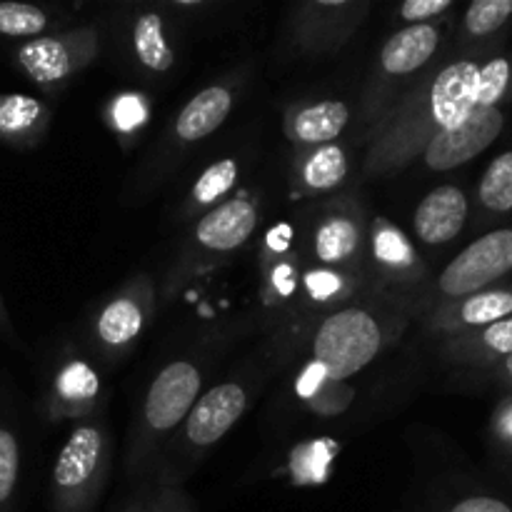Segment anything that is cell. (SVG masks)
Masks as SVG:
<instances>
[{
	"label": "cell",
	"instance_id": "f546056e",
	"mask_svg": "<svg viewBox=\"0 0 512 512\" xmlns=\"http://www.w3.org/2000/svg\"><path fill=\"white\" fill-rule=\"evenodd\" d=\"M450 0H408V3L400 8V15H403L405 20H430L435 18V15L445 13V10L450 8Z\"/></svg>",
	"mask_w": 512,
	"mask_h": 512
},
{
	"label": "cell",
	"instance_id": "7a4b0ae2",
	"mask_svg": "<svg viewBox=\"0 0 512 512\" xmlns=\"http://www.w3.org/2000/svg\"><path fill=\"white\" fill-rule=\"evenodd\" d=\"M512 270V230H493L483 235L440 275V290L448 298H470L488 290L495 280L505 278Z\"/></svg>",
	"mask_w": 512,
	"mask_h": 512
},
{
	"label": "cell",
	"instance_id": "d590c367",
	"mask_svg": "<svg viewBox=\"0 0 512 512\" xmlns=\"http://www.w3.org/2000/svg\"><path fill=\"white\" fill-rule=\"evenodd\" d=\"M498 430H500V435H503V438L508 440V443H512V403L505 405L503 413H500Z\"/></svg>",
	"mask_w": 512,
	"mask_h": 512
},
{
	"label": "cell",
	"instance_id": "d6986e66",
	"mask_svg": "<svg viewBox=\"0 0 512 512\" xmlns=\"http://www.w3.org/2000/svg\"><path fill=\"white\" fill-rule=\"evenodd\" d=\"M480 203L493 213L512 210V150L498 155L480 180Z\"/></svg>",
	"mask_w": 512,
	"mask_h": 512
},
{
	"label": "cell",
	"instance_id": "f1b7e54d",
	"mask_svg": "<svg viewBox=\"0 0 512 512\" xmlns=\"http://www.w3.org/2000/svg\"><path fill=\"white\" fill-rule=\"evenodd\" d=\"M305 285H308V290L313 298L328 300V298H333L340 288H343V280H340L335 273H330V270H315V273H308Z\"/></svg>",
	"mask_w": 512,
	"mask_h": 512
},
{
	"label": "cell",
	"instance_id": "44dd1931",
	"mask_svg": "<svg viewBox=\"0 0 512 512\" xmlns=\"http://www.w3.org/2000/svg\"><path fill=\"white\" fill-rule=\"evenodd\" d=\"M48 25V15L35 5L0 3V35L8 38H35Z\"/></svg>",
	"mask_w": 512,
	"mask_h": 512
},
{
	"label": "cell",
	"instance_id": "7402d4cb",
	"mask_svg": "<svg viewBox=\"0 0 512 512\" xmlns=\"http://www.w3.org/2000/svg\"><path fill=\"white\" fill-rule=\"evenodd\" d=\"M512 95V60L493 58L480 68L478 78V105L480 108H498L500 100Z\"/></svg>",
	"mask_w": 512,
	"mask_h": 512
},
{
	"label": "cell",
	"instance_id": "83f0119b",
	"mask_svg": "<svg viewBox=\"0 0 512 512\" xmlns=\"http://www.w3.org/2000/svg\"><path fill=\"white\" fill-rule=\"evenodd\" d=\"M473 343L478 345L483 353L493 355V358H510L512 355V315L510 318L498 320L493 325H485L480 335H475Z\"/></svg>",
	"mask_w": 512,
	"mask_h": 512
},
{
	"label": "cell",
	"instance_id": "7c38bea8",
	"mask_svg": "<svg viewBox=\"0 0 512 512\" xmlns=\"http://www.w3.org/2000/svg\"><path fill=\"white\" fill-rule=\"evenodd\" d=\"M230 108H233V95L228 88L215 85V88L203 90L180 110L175 133L180 140H203L205 135L215 133L223 125Z\"/></svg>",
	"mask_w": 512,
	"mask_h": 512
},
{
	"label": "cell",
	"instance_id": "8d00e7d4",
	"mask_svg": "<svg viewBox=\"0 0 512 512\" xmlns=\"http://www.w3.org/2000/svg\"><path fill=\"white\" fill-rule=\"evenodd\" d=\"M503 375L508 378V383H512V355L503 360Z\"/></svg>",
	"mask_w": 512,
	"mask_h": 512
},
{
	"label": "cell",
	"instance_id": "cb8c5ba5",
	"mask_svg": "<svg viewBox=\"0 0 512 512\" xmlns=\"http://www.w3.org/2000/svg\"><path fill=\"white\" fill-rule=\"evenodd\" d=\"M235 180H238V163L230 158L218 160V163L210 165V168L200 175L198 183H195L193 188L195 203L200 205L215 203L220 195H225L230 188H233Z\"/></svg>",
	"mask_w": 512,
	"mask_h": 512
},
{
	"label": "cell",
	"instance_id": "9a60e30c",
	"mask_svg": "<svg viewBox=\"0 0 512 512\" xmlns=\"http://www.w3.org/2000/svg\"><path fill=\"white\" fill-rule=\"evenodd\" d=\"M133 43L138 60L145 68L155 70V73H163V70L173 68L175 55L173 50L168 48V43H165L163 20H160V15L148 13L143 15V18H138L133 30Z\"/></svg>",
	"mask_w": 512,
	"mask_h": 512
},
{
	"label": "cell",
	"instance_id": "52a82bcc",
	"mask_svg": "<svg viewBox=\"0 0 512 512\" xmlns=\"http://www.w3.org/2000/svg\"><path fill=\"white\" fill-rule=\"evenodd\" d=\"M245 403L248 398L240 385L225 383L213 388L190 410L188 438L195 445H213L238 423L240 415L245 413Z\"/></svg>",
	"mask_w": 512,
	"mask_h": 512
},
{
	"label": "cell",
	"instance_id": "ac0fdd59",
	"mask_svg": "<svg viewBox=\"0 0 512 512\" xmlns=\"http://www.w3.org/2000/svg\"><path fill=\"white\" fill-rule=\"evenodd\" d=\"M358 248V228L348 218H330L315 235V253L323 263L335 265L348 260Z\"/></svg>",
	"mask_w": 512,
	"mask_h": 512
},
{
	"label": "cell",
	"instance_id": "6da1fadb",
	"mask_svg": "<svg viewBox=\"0 0 512 512\" xmlns=\"http://www.w3.org/2000/svg\"><path fill=\"white\" fill-rule=\"evenodd\" d=\"M380 328L365 310H340L320 325L315 335V360L328 378L345 380L375 360L380 350Z\"/></svg>",
	"mask_w": 512,
	"mask_h": 512
},
{
	"label": "cell",
	"instance_id": "277c9868",
	"mask_svg": "<svg viewBox=\"0 0 512 512\" xmlns=\"http://www.w3.org/2000/svg\"><path fill=\"white\" fill-rule=\"evenodd\" d=\"M95 53V35L83 33L48 35L23 43L15 53L20 68L40 85L58 83L78 68H83Z\"/></svg>",
	"mask_w": 512,
	"mask_h": 512
},
{
	"label": "cell",
	"instance_id": "d6a6232c",
	"mask_svg": "<svg viewBox=\"0 0 512 512\" xmlns=\"http://www.w3.org/2000/svg\"><path fill=\"white\" fill-rule=\"evenodd\" d=\"M450 512H512V508L508 503H503V500L483 498V495H480V498L460 500Z\"/></svg>",
	"mask_w": 512,
	"mask_h": 512
},
{
	"label": "cell",
	"instance_id": "e575fe53",
	"mask_svg": "<svg viewBox=\"0 0 512 512\" xmlns=\"http://www.w3.org/2000/svg\"><path fill=\"white\" fill-rule=\"evenodd\" d=\"M290 235H293V233H290L288 225H278V228L270 230V233H268V245L273 250H288Z\"/></svg>",
	"mask_w": 512,
	"mask_h": 512
},
{
	"label": "cell",
	"instance_id": "4fadbf2b",
	"mask_svg": "<svg viewBox=\"0 0 512 512\" xmlns=\"http://www.w3.org/2000/svg\"><path fill=\"white\" fill-rule=\"evenodd\" d=\"M350 120L348 105L340 100H323L310 108H303L290 123V133L295 140L310 145H328L335 140Z\"/></svg>",
	"mask_w": 512,
	"mask_h": 512
},
{
	"label": "cell",
	"instance_id": "4316f807",
	"mask_svg": "<svg viewBox=\"0 0 512 512\" xmlns=\"http://www.w3.org/2000/svg\"><path fill=\"white\" fill-rule=\"evenodd\" d=\"M375 253L383 260L385 265H395V268H408L415 260V250L410 248V243L405 240V235H400L398 230L383 225L380 233L375 235Z\"/></svg>",
	"mask_w": 512,
	"mask_h": 512
},
{
	"label": "cell",
	"instance_id": "ba28073f",
	"mask_svg": "<svg viewBox=\"0 0 512 512\" xmlns=\"http://www.w3.org/2000/svg\"><path fill=\"white\" fill-rule=\"evenodd\" d=\"M468 220V198L455 185H440L415 210V233L423 243L443 245L458 238Z\"/></svg>",
	"mask_w": 512,
	"mask_h": 512
},
{
	"label": "cell",
	"instance_id": "8fae6325",
	"mask_svg": "<svg viewBox=\"0 0 512 512\" xmlns=\"http://www.w3.org/2000/svg\"><path fill=\"white\" fill-rule=\"evenodd\" d=\"M103 440L95 428H78L60 450L53 468V480L60 490H78L93 478L100 460Z\"/></svg>",
	"mask_w": 512,
	"mask_h": 512
},
{
	"label": "cell",
	"instance_id": "74e56055",
	"mask_svg": "<svg viewBox=\"0 0 512 512\" xmlns=\"http://www.w3.org/2000/svg\"><path fill=\"white\" fill-rule=\"evenodd\" d=\"M8 325V315H5V305H3V298H0V328H5Z\"/></svg>",
	"mask_w": 512,
	"mask_h": 512
},
{
	"label": "cell",
	"instance_id": "4dcf8cb0",
	"mask_svg": "<svg viewBox=\"0 0 512 512\" xmlns=\"http://www.w3.org/2000/svg\"><path fill=\"white\" fill-rule=\"evenodd\" d=\"M145 118V110L140 98H123L118 105H115V123L123 130L133 128V125H140Z\"/></svg>",
	"mask_w": 512,
	"mask_h": 512
},
{
	"label": "cell",
	"instance_id": "603a6c76",
	"mask_svg": "<svg viewBox=\"0 0 512 512\" xmlns=\"http://www.w3.org/2000/svg\"><path fill=\"white\" fill-rule=\"evenodd\" d=\"M512 18V0H475L465 13V30L473 38H485Z\"/></svg>",
	"mask_w": 512,
	"mask_h": 512
},
{
	"label": "cell",
	"instance_id": "9c48e42d",
	"mask_svg": "<svg viewBox=\"0 0 512 512\" xmlns=\"http://www.w3.org/2000/svg\"><path fill=\"white\" fill-rule=\"evenodd\" d=\"M255 220H258V213L250 200H228L200 220L195 238L210 250H235L253 235Z\"/></svg>",
	"mask_w": 512,
	"mask_h": 512
},
{
	"label": "cell",
	"instance_id": "d4e9b609",
	"mask_svg": "<svg viewBox=\"0 0 512 512\" xmlns=\"http://www.w3.org/2000/svg\"><path fill=\"white\" fill-rule=\"evenodd\" d=\"M18 440L10 430L0 428V508L13 498L15 483H18Z\"/></svg>",
	"mask_w": 512,
	"mask_h": 512
},
{
	"label": "cell",
	"instance_id": "836d02e7",
	"mask_svg": "<svg viewBox=\"0 0 512 512\" xmlns=\"http://www.w3.org/2000/svg\"><path fill=\"white\" fill-rule=\"evenodd\" d=\"M295 283H298V275H295V270L290 268V265H278V268L273 270V285L283 298H288V295L293 293Z\"/></svg>",
	"mask_w": 512,
	"mask_h": 512
},
{
	"label": "cell",
	"instance_id": "e0dca14e",
	"mask_svg": "<svg viewBox=\"0 0 512 512\" xmlns=\"http://www.w3.org/2000/svg\"><path fill=\"white\" fill-rule=\"evenodd\" d=\"M140 328H143V310L130 298L113 300L98 320V333L108 345L128 343L140 333Z\"/></svg>",
	"mask_w": 512,
	"mask_h": 512
},
{
	"label": "cell",
	"instance_id": "2e32d148",
	"mask_svg": "<svg viewBox=\"0 0 512 512\" xmlns=\"http://www.w3.org/2000/svg\"><path fill=\"white\" fill-rule=\"evenodd\" d=\"M512 315V290L495 288L475 293L458 308V323L465 328H485Z\"/></svg>",
	"mask_w": 512,
	"mask_h": 512
},
{
	"label": "cell",
	"instance_id": "8992f818",
	"mask_svg": "<svg viewBox=\"0 0 512 512\" xmlns=\"http://www.w3.org/2000/svg\"><path fill=\"white\" fill-rule=\"evenodd\" d=\"M200 390V373L188 360L168 365L153 380L145 400V418L150 428L170 430L193 410Z\"/></svg>",
	"mask_w": 512,
	"mask_h": 512
},
{
	"label": "cell",
	"instance_id": "484cf974",
	"mask_svg": "<svg viewBox=\"0 0 512 512\" xmlns=\"http://www.w3.org/2000/svg\"><path fill=\"white\" fill-rule=\"evenodd\" d=\"M60 398L68 400H90L98 393V378L93 370L83 363H70L58 378Z\"/></svg>",
	"mask_w": 512,
	"mask_h": 512
},
{
	"label": "cell",
	"instance_id": "1f68e13d",
	"mask_svg": "<svg viewBox=\"0 0 512 512\" xmlns=\"http://www.w3.org/2000/svg\"><path fill=\"white\" fill-rule=\"evenodd\" d=\"M325 380H328V373H325V368L318 363V360H313V363L303 370V375H300L298 393L303 395V398H313Z\"/></svg>",
	"mask_w": 512,
	"mask_h": 512
},
{
	"label": "cell",
	"instance_id": "ffe728a7",
	"mask_svg": "<svg viewBox=\"0 0 512 512\" xmlns=\"http://www.w3.org/2000/svg\"><path fill=\"white\" fill-rule=\"evenodd\" d=\"M348 173V160L338 145H320L305 163V183L315 190H328L343 183Z\"/></svg>",
	"mask_w": 512,
	"mask_h": 512
},
{
	"label": "cell",
	"instance_id": "30bf717a",
	"mask_svg": "<svg viewBox=\"0 0 512 512\" xmlns=\"http://www.w3.org/2000/svg\"><path fill=\"white\" fill-rule=\"evenodd\" d=\"M440 33L435 25L415 23L408 28L398 30L393 38L385 43L383 53H380V63L388 73L393 75H408L423 68L433 53L438 50Z\"/></svg>",
	"mask_w": 512,
	"mask_h": 512
},
{
	"label": "cell",
	"instance_id": "5b68a950",
	"mask_svg": "<svg viewBox=\"0 0 512 512\" xmlns=\"http://www.w3.org/2000/svg\"><path fill=\"white\" fill-rule=\"evenodd\" d=\"M478 78L480 65L475 60H458L440 70L428 93V125L433 135L455 128L478 108Z\"/></svg>",
	"mask_w": 512,
	"mask_h": 512
},
{
	"label": "cell",
	"instance_id": "3957f363",
	"mask_svg": "<svg viewBox=\"0 0 512 512\" xmlns=\"http://www.w3.org/2000/svg\"><path fill=\"white\" fill-rule=\"evenodd\" d=\"M505 128L500 108H475L468 118L450 130H440L425 145V163L433 170H453L470 163L498 140Z\"/></svg>",
	"mask_w": 512,
	"mask_h": 512
},
{
	"label": "cell",
	"instance_id": "5bb4252c",
	"mask_svg": "<svg viewBox=\"0 0 512 512\" xmlns=\"http://www.w3.org/2000/svg\"><path fill=\"white\" fill-rule=\"evenodd\" d=\"M43 125V105L30 95H0V140L28 143Z\"/></svg>",
	"mask_w": 512,
	"mask_h": 512
}]
</instances>
